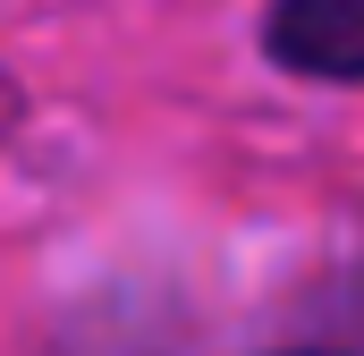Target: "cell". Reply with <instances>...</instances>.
<instances>
[{"mask_svg": "<svg viewBox=\"0 0 364 356\" xmlns=\"http://www.w3.org/2000/svg\"><path fill=\"white\" fill-rule=\"evenodd\" d=\"M279 68L322 77V85H364V0H272L263 26Z\"/></svg>", "mask_w": 364, "mask_h": 356, "instance_id": "6da1fadb", "label": "cell"}]
</instances>
